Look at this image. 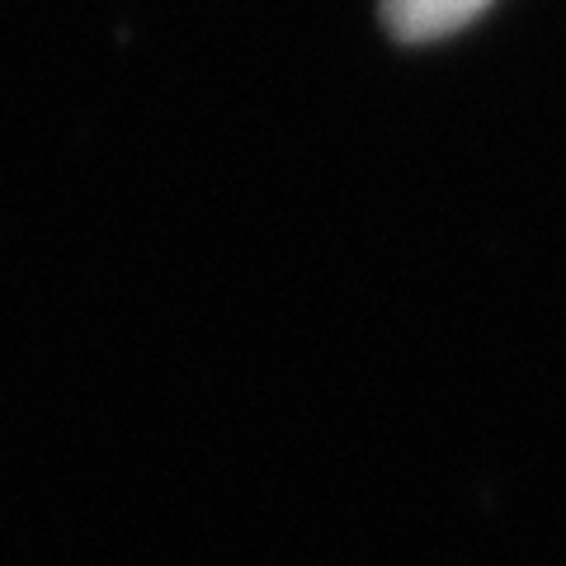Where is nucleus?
<instances>
[{"mask_svg": "<svg viewBox=\"0 0 566 566\" xmlns=\"http://www.w3.org/2000/svg\"><path fill=\"white\" fill-rule=\"evenodd\" d=\"M486 6L491 0H382V20L406 43H430L472 24Z\"/></svg>", "mask_w": 566, "mask_h": 566, "instance_id": "f257e3e1", "label": "nucleus"}]
</instances>
